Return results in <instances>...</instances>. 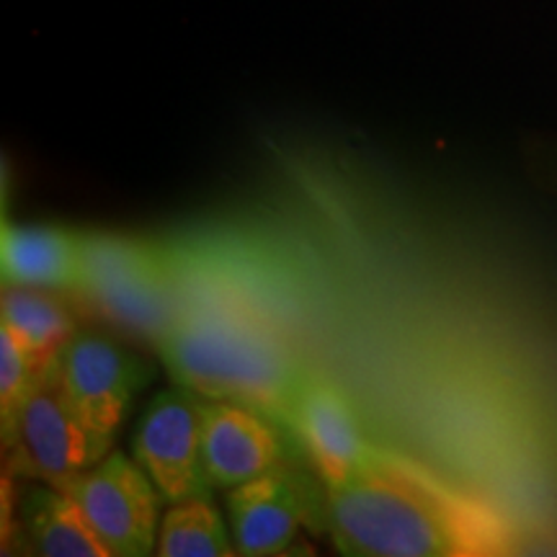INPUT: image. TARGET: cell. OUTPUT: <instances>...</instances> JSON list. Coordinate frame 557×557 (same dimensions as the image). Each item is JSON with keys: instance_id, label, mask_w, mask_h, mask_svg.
Instances as JSON below:
<instances>
[{"instance_id": "obj_1", "label": "cell", "mask_w": 557, "mask_h": 557, "mask_svg": "<svg viewBox=\"0 0 557 557\" xmlns=\"http://www.w3.org/2000/svg\"><path fill=\"white\" fill-rule=\"evenodd\" d=\"M333 542L357 557H493L521 545L506 513L444 483L413 459L374 447L325 487Z\"/></svg>"}, {"instance_id": "obj_2", "label": "cell", "mask_w": 557, "mask_h": 557, "mask_svg": "<svg viewBox=\"0 0 557 557\" xmlns=\"http://www.w3.org/2000/svg\"><path fill=\"white\" fill-rule=\"evenodd\" d=\"M158 354L178 387L207 400H227L284 426L308 369L274 331L238 310H189L158 341Z\"/></svg>"}, {"instance_id": "obj_3", "label": "cell", "mask_w": 557, "mask_h": 557, "mask_svg": "<svg viewBox=\"0 0 557 557\" xmlns=\"http://www.w3.org/2000/svg\"><path fill=\"white\" fill-rule=\"evenodd\" d=\"M78 295L111 323L156 338V344L181 315L163 250L122 235H86V274Z\"/></svg>"}, {"instance_id": "obj_4", "label": "cell", "mask_w": 557, "mask_h": 557, "mask_svg": "<svg viewBox=\"0 0 557 557\" xmlns=\"http://www.w3.org/2000/svg\"><path fill=\"white\" fill-rule=\"evenodd\" d=\"M3 442L13 475L62 487L101 462L114 438L99 436L75 416L50 372L3 426Z\"/></svg>"}, {"instance_id": "obj_5", "label": "cell", "mask_w": 557, "mask_h": 557, "mask_svg": "<svg viewBox=\"0 0 557 557\" xmlns=\"http://www.w3.org/2000/svg\"><path fill=\"white\" fill-rule=\"evenodd\" d=\"M78 500L109 555L143 557L158 547L160 493L139 462L109 451L94 468L62 485Z\"/></svg>"}, {"instance_id": "obj_6", "label": "cell", "mask_w": 557, "mask_h": 557, "mask_svg": "<svg viewBox=\"0 0 557 557\" xmlns=\"http://www.w3.org/2000/svg\"><path fill=\"white\" fill-rule=\"evenodd\" d=\"M67 406L90 431L114 438L150 369L127 348L101 336H75L52 369Z\"/></svg>"}, {"instance_id": "obj_7", "label": "cell", "mask_w": 557, "mask_h": 557, "mask_svg": "<svg viewBox=\"0 0 557 557\" xmlns=\"http://www.w3.org/2000/svg\"><path fill=\"white\" fill-rule=\"evenodd\" d=\"M135 459L169 504L207 496L201 465V400L176 387L156 395L135 434Z\"/></svg>"}, {"instance_id": "obj_8", "label": "cell", "mask_w": 557, "mask_h": 557, "mask_svg": "<svg viewBox=\"0 0 557 557\" xmlns=\"http://www.w3.org/2000/svg\"><path fill=\"white\" fill-rule=\"evenodd\" d=\"M284 429L292 431L315 465L325 487L351 475L372 449L344 389L315 372H305Z\"/></svg>"}, {"instance_id": "obj_9", "label": "cell", "mask_w": 557, "mask_h": 557, "mask_svg": "<svg viewBox=\"0 0 557 557\" xmlns=\"http://www.w3.org/2000/svg\"><path fill=\"white\" fill-rule=\"evenodd\" d=\"M201 400V465L209 485L235 487L282 465L274 421L227 400Z\"/></svg>"}, {"instance_id": "obj_10", "label": "cell", "mask_w": 557, "mask_h": 557, "mask_svg": "<svg viewBox=\"0 0 557 557\" xmlns=\"http://www.w3.org/2000/svg\"><path fill=\"white\" fill-rule=\"evenodd\" d=\"M308 493L295 472L278 468L230 487L227 521L238 555H278L308 517Z\"/></svg>"}, {"instance_id": "obj_11", "label": "cell", "mask_w": 557, "mask_h": 557, "mask_svg": "<svg viewBox=\"0 0 557 557\" xmlns=\"http://www.w3.org/2000/svg\"><path fill=\"white\" fill-rule=\"evenodd\" d=\"M3 284L81 292L86 274V235L60 225H11L0 233Z\"/></svg>"}, {"instance_id": "obj_12", "label": "cell", "mask_w": 557, "mask_h": 557, "mask_svg": "<svg viewBox=\"0 0 557 557\" xmlns=\"http://www.w3.org/2000/svg\"><path fill=\"white\" fill-rule=\"evenodd\" d=\"M21 527L45 557H111L78 500L58 485L32 480L18 500Z\"/></svg>"}, {"instance_id": "obj_13", "label": "cell", "mask_w": 557, "mask_h": 557, "mask_svg": "<svg viewBox=\"0 0 557 557\" xmlns=\"http://www.w3.org/2000/svg\"><path fill=\"white\" fill-rule=\"evenodd\" d=\"M0 325H5L16 336L39 377H47L52 372L62 351L75 338V323L65 305L37 287L9 284L3 289Z\"/></svg>"}, {"instance_id": "obj_14", "label": "cell", "mask_w": 557, "mask_h": 557, "mask_svg": "<svg viewBox=\"0 0 557 557\" xmlns=\"http://www.w3.org/2000/svg\"><path fill=\"white\" fill-rule=\"evenodd\" d=\"M160 557H230L238 553L233 532L207 496L176 500L158 529Z\"/></svg>"}, {"instance_id": "obj_15", "label": "cell", "mask_w": 557, "mask_h": 557, "mask_svg": "<svg viewBox=\"0 0 557 557\" xmlns=\"http://www.w3.org/2000/svg\"><path fill=\"white\" fill-rule=\"evenodd\" d=\"M39 380L16 336L5 325H0V421L3 426L13 421Z\"/></svg>"}]
</instances>
